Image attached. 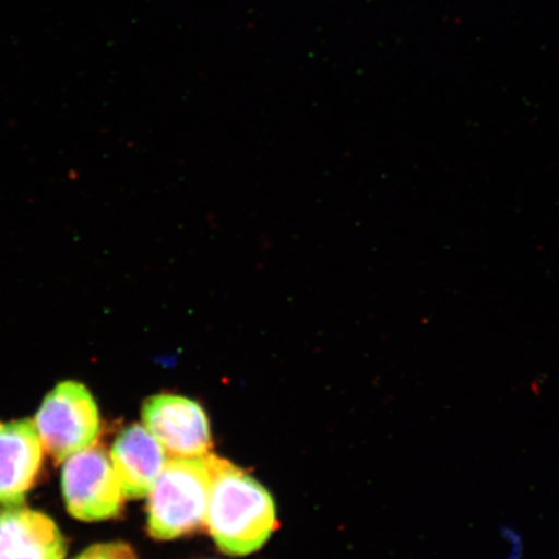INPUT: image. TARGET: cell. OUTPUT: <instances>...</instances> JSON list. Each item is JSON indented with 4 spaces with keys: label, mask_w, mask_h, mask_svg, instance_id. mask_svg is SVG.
<instances>
[{
    "label": "cell",
    "mask_w": 559,
    "mask_h": 559,
    "mask_svg": "<svg viewBox=\"0 0 559 559\" xmlns=\"http://www.w3.org/2000/svg\"><path fill=\"white\" fill-rule=\"evenodd\" d=\"M64 536L50 516L25 508L0 512V559H64Z\"/></svg>",
    "instance_id": "8"
},
{
    "label": "cell",
    "mask_w": 559,
    "mask_h": 559,
    "mask_svg": "<svg viewBox=\"0 0 559 559\" xmlns=\"http://www.w3.org/2000/svg\"><path fill=\"white\" fill-rule=\"evenodd\" d=\"M205 527L226 555L253 554L278 527L274 500L253 477L219 459Z\"/></svg>",
    "instance_id": "1"
},
{
    "label": "cell",
    "mask_w": 559,
    "mask_h": 559,
    "mask_svg": "<svg viewBox=\"0 0 559 559\" xmlns=\"http://www.w3.org/2000/svg\"><path fill=\"white\" fill-rule=\"evenodd\" d=\"M34 425L46 452L56 463H62L96 444L99 409L83 384L61 382L41 403Z\"/></svg>",
    "instance_id": "3"
},
{
    "label": "cell",
    "mask_w": 559,
    "mask_h": 559,
    "mask_svg": "<svg viewBox=\"0 0 559 559\" xmlns=\"http://www.w3.org/2000/svg\"><path fill=\"white\" fill-rule=\"evenodd\" d=\"M75 559H136L134 550L124 543L97 544Z\"/></svg>",
    "instance_id": "9"
},
{
    "label": "cell",
    "mask_w": 559,
    "mask_h": 559,
    "mask_svg": "<svg viewBox=\"0 0 559 559\" xmlns=\"http://www.w3.org/2000/svg\"><path fill=\"white\" fill-rule=\"evenodd\" d=\"M44 450L31 419L0 423V507L21 506L38 478Z\"/></svg>",
    "instance_id": "6"
},
{
    "label": "cell",
    "mask_w": 559,
    "mask_h": 559,
    "mask_svg": "<svg viewBox=\"0 0 559 559\" xmlns=\"http://www.w3.org/2000/svg\"><path fill=\"white\" fill-rule=\"evenodd\" d=\"M218 456L169 459L148 495V533L173 540L205 528Z\"/></svg>",
    "instance_id": "2"
},
{
    "label": "cell",
    "mask_w": 559,
    "mask_h": 559,
    "mask_svg": "<svg viewBox=\"0 0 559 559\" xmlns=\"http://www.w3.org/2000/svg\"><path fill=\"white\" fill-rule=\"evenodd\" d=\"M142 417L145 428L169 459H201L212 453L209 419L199 403L185 396L160 394L144 403Z\"/></svg>",
    "instance_id": "5"
},
{
    "label": "cell",
    "mask_w": 559,
    "mask_h": 559,
    "mask_svg": "<svg viewBox=\"0 0 559 559\" xmlns=\"http://www.w3.org/2000/svg\"><path fill=\"white\" fill-rule=\"evenodd\" d=\"M62 493L76 520L96 522L121 513L124 493L110 454L93 445L64 461Z\"/></svg>",
    "instance_id": "4"
},
{
    "label": "cell",
    "mask_w": 559,
    "mask_h": 559,
    "mask_svg": "<svg viewBox=\"0 0 559 559\" xmlns=\"http://www.w3.org/2000/svg\"><path fill=\"white\" fill-rule=\"evenodd\" d=\"M124 498H146L169 461L164 447L145 426L134 424L117 437L110 452Z\"/></svg>",
    "instance_id": "7"
}]
</instances>
